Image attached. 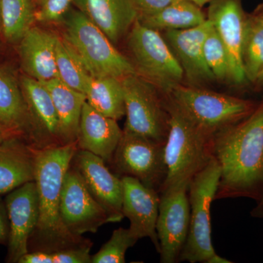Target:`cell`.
<instances>
[{
    "label": "cell",
    "mask_w": 263,
    "mask_h": 263,
    "mask_svg": "<svg viewBox=\"0 0 263 263\" xmlns=\"http://www.w3.org/2000/svg\"><path fill=\"white\" fill-rule=\"evenodd\" d=\"M64 40L70 45L92 77L122 79L136 75L134 64L80 10H72L65 20Z\"/></svg>",
    "instance_id": "obj_6"
},
{
    "label": "cell",
    "mask_w": 263,
    "mask_h": 263,
    "mask_svg": "<svg viewBox=\"0 0 263 263\" xmlns=\"http://www.w3.org/2000/svg\"><path fill=\"white\" fill-rule=\"evenodd\" d=\"M128 47L139 75L164 91L183 80L182 67L168 43L155 29L137 19L128 36Z\"/></svg>",
    "instance_id": "obj_7"
},
{
    "label": "cell",
    "mask_w": 263,
    "mask_h": 263,
    "mask_svg": "<svg viewBox=\"0 0 263 263\" xmlns=\"http://www.w3.org/2000/svg\"><path fill=\"white\" fill-rule=\"evenodd\" d=\"M56 63L58 79L80 92L86 93L92 76L65 40L57 37Z\"/></svg>",
    "instance_id": "obj_26"
},
{
    "label": "cell",
    "mask_w": 263,
    "mask_h": 263,
    "mask_svg": "<svg viewBox=\"0 0 263 263\" xmlns=\"http://www.w3.org/2000/svg\"><path fill=\"white\" fill-rule=\"evenodd\" d=\"M242 62L247 81L253 84L263 67V24L252 14H247Z\"/></svg>",
    "instance_id": "obj_28"
},
{
    "label": "cell",
    "mask_w": 263,
    "mask_h": 263,
    "mask_svg": "<svg viewBox=\"0 0 263 263\" xmlns=\"http://www.w3.org/2000/svg\"><path fill=\"white\" fill-rule=\"evenodd\" d=\"M33 1L37 2V3H39L40 5H41L43 2L45 1V0H33Z\"/></svg>",
    "instance_id": "obj_41"
},
{
    "label": "cell",
    "mask_w": 263,
    "mask_h": 263,
    "mask_svg": "<svg viewBox=\"0 0 263 263\" xmlns=\"http://www.w3.org/2000/svg\"><path fill=\"white\" fill-rule=\"evenodd\" d=\"M9 221L6 208L0 201V243H6L9 238Z\"/></svg>",
    "instance_id": "obj_35"
},
{
    "label": "cell",
    "mask_w": 263,
    "mask_h": 263,
    "mask_svg": "<svg viewBox=\"0 0 263 263\" xmlns=\"http://www.w3.org/2000/svg\"><path fill=\"white\" fill-rule=\"evenodd\" d=\"M203 53L205 63L216 80L228 81L229 70L228 55L224 44L212 23L204 41Z\"/></svg>",
    "instance_id": "obj_29"
},
{
    "label": "cell",
    "mask_w": 263,
    "mask_h": 263,
    "mask_svg": "<svg viewBox=\"0 0 263 263\" xmlns=\"http://www.w3.org/2000/svg\"><path fill=\"white\" fill-rule=\"evenodd\" d=\"M36 151L16 138L6 139L0 144V195L34 181Z\"/></svg>",
    "instance_id": "obj_22"
},
{
    "label": "cell",
    "mask_w": 263,
    "mask_h": 263,
    "mask_svg": "<svg viewBox=\"0 0 263 263\" xmlns=\"http://www.w3.org/2000/svg\"><path fill=\"white\" fill-rule=\"evenodd\" d=\"M206 19L201 8L187 0H176L160 11L138 18L143 25L157 31L193 28Z\"/></svg>",
    "instance_id": "obj_24"
},
{
    "label": "cell",
    "mask_w": 263,
    "mask_h": 263,
    "mask_svg": "<svg viewBox=\"0 0 263 263\" xmlns=\"http://www.w3.org/2000/svg\"><path fill=\"white\" fill-rule=\"evenodd\" d=\"M5 208L9 221L8 260L18 262L29 252V241L39 219V197L35 181H29L8 194Z\"/></svg>",
    "instance_id": "obj_13"
},
{
    "label": "cell",
    "mask_w": 263,
    "mask_h": 263,
    "mask_svg": "<svg viewBox=\"0 0 263 263\" xmlns=\"http://www.w3.org/2000/svg\"><path fill=\"white\" fill-rule=\"evenodd\" d=\"M73 0H45L41 8L35 10L34 20L51 22L60 20L68 11Z\"/></svg>",
    "instance_id": "obj_31"
},
{
    "label": "cell",
    "mask_w": 263,
    "mask_h": 263,
    "mask_svg": "<svg viewBox=\"0 0 263 263\" xmlns=\"http://www.w3.org/2000/svg\"><path fill=\"white\" fill-rule=\"evenodd\" d=\"M1 24L5 39L20 41L34 21L33 0H0Z\"/></svg>",
    "instance_id": "obj_27"
},
{
    "label": "cell",
    "mask_w": 263,
    "mask_h": 263,
    "mask_svg": "<svg viewBox=\"0 0 263 263\" xmlns=\"http://www.w3.org/2000/svg\"><path fill=\"white\" fill-rule=\"evenodd\" d=\"M164 94L208 136L249 117L257 103L239 97L216 92L202 87L175 84Z\"/></svg>",
    "instance_id": "obj_5"
},
{
    "label": "cell",
    "mask_w": 263,
    "mask_h": 263,
    "mask_svg": "<svg viewBox=\"0 0 263 263\" xmlns=\"http://www.w3.org/2000/svg\"><path fill=\"white\" fill-rule=\"evenodd\" d=\"M0 128L7 139L27 138L29 144L37 149L32 119L22 90L12 74L3 68H0Z\"/></svg>",
    "instance_id": "obj_18"
},
{
    "label": "cell",
    "mask_w": 263,
    "mask_h": 263,
    "mask_svg": "<svg viewBox=\"0 0 263 263\" xmlns=\"http://www.w3.org/2000/svg\"><path fill=\"white\" fill-rule=\"evenodd\" d=\"M252 14L253 15L260 23L263 24V3L259 5L257 9L254 10V13H252Z\"/></svg>",
    "instance_id": "obj_38"
},
{
    "label": "cell",
    "mask_w": 263,
    "mask_h": 263,
    "mask_svg": "<svg viewBox=\"0 0 263 263\" xmlns=\"http://www.w3.org/2000/svg\"><path fill=\"white\" fill-rule=\"evenodd\" d=\"M73 4L114 44L120 41L138 18L133 0H73Z\"/></svg>",
    "instance_id": "obj_20"
},
{
    "label": "cell",
    "mask_w": 263,
    "mask_h": 263,
    "mask_svg": "<svg viewBox=\"0 0 263 263\" xmlns=\"http://www.w3.org/2000/svg\"><path fill=\"white\" fill-rule=\"evenodd\" d=\"M60 215L66 228L78 236L96 233L100 227L109 222L107 213L91 195L80 173L72 163L62 183Z\"/></svg>",
    "instance_id": "obj_11"
},
{
    "label": "cell",
    "mask_w": 263,
    "mask_h": 263,
    "mask_svg": "<svg viewBox=\"0 0 263 263\" xmlns=\"http://www.w3.org/2000/svg\"><path fill=\"white\" fill-rule=\"evenodd\" d=\"M183 183L161 192L156 230L160 247V262H179L190 222L188 187Z\"/></svg>",
    "instance_id": "obj_10"
},
{
    "label": "cell",
    "mask_w": 263,
    "mask_h": 263,
    "mask_svg": "<svg viewBox=\"0 0 263 263\" xmlns=\"http://www.w3.org/2000/svg\"><path fill=\"white\" fill-rule=\"evenodd\" d=\"M122 212L130 222L131 234L139 240L149 238L157 252L160 247L156 224L159 214L160 195L158 192L147 187L136 178L124 176Z\"/></svg>",
    "instance_id": "obj_15"
},
{
    "label": "cell",
    "mask_w": 263,
    "mask_h": 263,
    "mask_svg": "<svg viewBox=\"0 0 263 263\" xmlns=\"http://www.w3.org/2000/svg\"><path fill=\"white\" fill-rule=\"evenodd\" d=\"M6 139V136H5L4 132L0 128V144L3 143Z\"/></svg>",
    "instance_id": "obj_40"
},
{
    "label": "cell",
    "mask_w": 263,
    "mask_h": 263,
    "mask_svg": "<svg viewBox=\"0 0 263 263\" xmlns=\"http://www.w3.org/2000/svg\"><path fill=\"white\" fill-rule=\"evenodd\" d=\"M124 90V129L165 143L169 133V114L157 86L139 74L121 79Z\"/></svg>",
    "instance_id": "obj_8"
},
{
    "label": "cell",
    "mask_w": 263,
    "mask_h": 263,
    "mask_svg": "<svg viewBox=\"0 0 263 263\" xmlns=\"http://www.w3.org/2000/svg\"><path fill=\"white\" fill-rule=\"evenodd\" d=\"M162 100L169 114L170 127L164 145L167 176L160 193L190 183L213 157V137L197 127L168 97L164 95Z\"/></svg>",
    "instance_id": "obj_3"
},
{
    "label": "cell",
    "mask_w": 263,
    "mask_h": 263,
    "mask_svg": "<svg viewBox=\"0 0 263 263\" xmlns=\"http://www.w3.org/2000/svg\"><path fill=\"white\" fill-rule=\"evenodd\" d=\"M78 149L76 141L36 151L34 181L39 197V219L29 239V252H53L91 242L72 234L60 215L62 183Z\"/></svg>",
    "instance_id": "obj_2"
},
{
    "label": "cell",
    "mask_w": 263,
    "mask_h": 263,
    "mask_svg": "<svg viewBox=\"0 0 263 263\" xmlns=\"http://www.w3.org/2000/svg\"><path fill=\"white\" fill-rule=\"evenodd\" d=\"M221 170L214 157L193 176L188 187L190 222L179 261L190 263H230L214 250L212 239L211 205L215 200Z\"/></svg>",
    "instance_id": "obj_4"
},
{
    "label": "cell",
    "mask_w": 263,
    "mask_h": 263,
    "mask_svg": "<svg viewBox=\"0 0 263 263\" xmlns=\"http://www.w3.org/2000/svg\"><path fill=\"white\" fill-rule=\"evenodd\" d=\"M0 22H1V7H0Z\"/></svg>",
    "instance_id": "obj_42"
},
{
    "label": "cell",
    "mask_w": 263,
    "mask_h": 263,
    "mask_svg": "<svg viewBox=\"0 0 263 263\" xmlns=\"http://www.w3.org/2000/svg\"><path fill=\"white\" fill-rule=\"evenodd\" d=\"M18 263H52L50 252L43 251H34L24 254L20 259Z\"/></svg>",
    "instance_id": "obj_34"
},
{
    "label": "cell",
    "mask_w": 263,
    "mask_h": 263,
    "mask_svg": "<svg viewBox=\"0 0 263 263\" xmlns=\"http://www.w3.org/2000/svg\"><path fill=\"white\" fill-rule=\"evenodd\" d=\"M164 145L124 129L111 162L117 174L136 178L160 193L167 176Z\"/></svg>",
    "instance_id": "obj_9"
},
{
    "label": "cell",
    "mask_w": 263,
    "mask_h": 263,
    "mask_svg": "<svg viewBox=\"0 0 263 263\" xmlns=\"http://www.w3.org/2000/svg\"><path fill=\"white\" fill-rule=\"evenodd\" d=\"M256 89H263V67L253 83Z\"/></svg>",
    "instance_id": "obj_37"
},
{
    "label": "cell",
    "mask_w": 263,
    "mask_h": 263,
    "mask_svg": "<svg viewBox=\"0 0 263 263\" xmlns=\"http://www.w3.org/2000/svg\"><path fill=\"white\" fill-rule=\"evenodd\" d=\"M122 133L117 120L99 113L87 102L84 103L78 134L79 148L111 162Z\"/></svg>",
    "instance_id": "obj_19"
},
{
    "label": "cell",
    "mask_w": 263,
    "mask_h": 263,
    "mask_svg": "<svg viewBox=\"0 0 263 263\" xmlns=\"http://www.w3.org/2000/svg\"><path fill=\"white\" fill-rule=\"evenodd\" d=\"M175 1L176 0H133L138 12V16L160 11Z\"/></svg>",
    "instance_id": "obj_33"
},
{
    "label": "cell",
    "mask_w": 263,
    "mask_h": 263,
    "mask_svg": "<svg viewBox=\"0 0 263 263\" xmlns=\"http://www.w3.org/2000/svg\"><path fill=\"white\" fill-rule=\"evenodd\" d=\"M187 1L192 2V3H195L197 6L202 8L204 5L208 4V3H210L212 0H187Z\"/></svg>",
    "instance_id": "obj_39"
},
{
    "label": "cell",
    "mask_w": 263,
    "mask_h": 263,
    "mask_svg": "<svg viewBox=\"0 0 263 263\" xmlns=\"http://www.w3.org/2000/svg\"><path fill=\"white\" fill-rule=\"evenodd\" d=\"M22 88L32 119L37 149L61 146L59 119L46 86L41 81L24 76Z\"/></svg>",
    "instance_id": "obj_17"
},
{
    "label": "cell",
    "mask_w": 263,
    "mask_h": 263,
    "mask_svg": "<svg viewBox=\"0 0 263 263\" xmlns=\"http://www.w3.org/2000/svg\"><path fill=\"white\" fill-rule=\"evenodd\" d=\"M207 18L217 31L228 60V82L241 86L248 82L242 62V47L247 14L241 0H212Z\"/></svg>",
    "instance_id": "obj_12"
},
{
    "label": "cell",
    "mask_w": 263,
    "mask_h": 263,
    "mask_svg": "<svg viewBox=\"0 0 263 263\" xmlns=\"http://www.w3.org/2000/svg\"><path fill=\"white\" fill-rule=\"evenodd\" d=\"M85 95L90 106L105 117L118 121L125 116L121 79L110 76L92 77Z\"/></svg>",
    "instance_id": "obj_25"
},
{
    "label": "cell",
    "mask_w": 263,
    "mask_h": 263,
    "mask_svg": "<svg viewBox=\"0 0 263 263\" xmlns=\"http://www.w3.org/2000/svg\"><path fill=\"white\" fill-rule=\"evenodd\" d=\"M57 36L38 27H31L20 41L22 67L29 77L44 82L58 78L56 63Z\"/></svg>",
    "instance_id": "obj_21"
},
{
    "label": "cell",
    "mask_w": 263,
    "mask_h": 263,
    "mask_svg": "<svg viewBox=\"0 0 263 263\" xmlns=\"http://www.w3.org/2000/svg\"><path fill=\"white\" fill-rule=\"evenodd\" d=\"M212 22L185 29L165 31V40L182 67L188 86L202 87L216 80L205 63L203 44Z\"/></svg>",
    "instance_id": "obj_16"
},
{
    "label": "cell",
    "mask_w": 263,
    "mask_h": 263,
    "mask_svg": "<svg viewBox=\"0 0 263 263\" xmlns=\"http://www.w3.org/2000/svg\"><path fill=\"white\" fill-rule=\"evenodd\" d=\"M251 216L257 219H262L263 218V194L261 197L260 200L257 202V205L252 209L251 212Z\"/></svg>",
    "instance_id": "obj_36"
},
{
    "label": "cell",
    "mask_w": 263,
    "mask_h": 263,
    "mask_svg": "<svg viewBox=\"0 0 263 263\" xmlns=\"http://www.w3.org/2000/svg\"><path fill=\"white\" fill-rule=\"evenodd\" d=\"M212 151L221 170L215 200L258 202L263 194V100L249 117L214 135Z\"/></svg>",
    "instance_id": "obj_1"
},
{
    "label": "cell",
    "mask_w": 263,
    "mask_h": 263,
    "mask_svg": "<svg viewBox=\"0 0 263 263\" xmlns=\"http://www.w3.org/2000/svg\"><path fill=\"white\" fill-rule=\"evenodd\" d=\"M71 163L80 173L95 200L107 213L109 222L122 221L124 218L122 179L109 171L101 157L87 151L79 148Z\"/></svg>",
    "instance_id": "obj_14"
},
{
    "label": "cell",
    "mask_w": 263,
    "mask_h": 263,
    "mask_svg": "<svg viewBox=\"0 0 263 263\" xmlns=\"http://www.w3.org/2000/svg\"><path fill=\"white\" fill-rule=\"evenodd\" d=\"M138 240L131 234L129 228H118L114 230L108 241L94 256H91V262H125L127 249L136 245Z\"/></svg>",
    "instance_id": "obj_30"
},
{
    "label": "cell",
    "mask_w": 263,
    "mask_h": 263,
    "mask_svg": "<svg viewBox=\"0 0 263 263\" xmlns=\"http://www.w3.org/2000/svg\"><path fill=\"white\" fill-rule=\"evenodd\" d=\"M92 242L80 247L62 249L51 253L52 263H89L91 262L90 250Z\"/></svg>",
    "instance_id": "obj_32"
},
{
    "label": "cell",
    "mask_w": 263,
    "mask_h": 263,
    "mask_svg": "<svg viewBox=\"0 0 263 263\" xmlns=\"http://www.w3.org/2000/svg\"><path fill=\"white\" fill-rule=\"evenodd\" d=\"M42 83L49 91L56 109L62 145L77 141L86 95L72 89L58 78Z\"/></svg>",
    "instance_id": "obj_23"
}]
</instances>
